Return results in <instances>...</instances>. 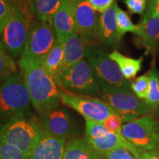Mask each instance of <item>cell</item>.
<instances>
[{
	"label": "cell",
	"mask_w": 159,
	"mask_h": 159,
	"mask_svg": "<svg viewBox=\"0 0 159 159\" xmlns=\"http://www.w3.org/2000/svg\"><path fill=\"white\" fill-rule=\"evenodd\" d=\"M18 64L35 110L41 114L58 108L61 89L43 68L41 62L20 57Z\"/></svg>",
	"instance_id": "6da1fadb"
},
{
	"label": "cell",
	"mask_w": 159,
	"mask_h": 159,
	"mask_svg": "<svg viewBox=\"0 0 159 159\" xmlns=\"http://www.w3.org/2000/svg\"><path fill=\"white\" fill-rule=\"evenodd\" d=\"M31 105L21 73L9 75L0 84V126L15 119L30 118Z\"/></svg>",
	"instance_id": "7a4b0ae2"
},
{
	"label": "cell",
	"mask_w": 159,
	"mask_h": 159,
	"mask_svg": "<svg viewBox=\"0 0 159 159\" xmlns=\"http://www.w3.org/2000/svg\"><path fill=\"white\" fill-rule=\"evenodd\" d=\"M29 0H17L14 11L3 30L0 41L12 59L16 61L22 56L32 22Z\"/></svg>",
	"instance_id": "3957f363"
},
{
	"label": "cell",
	"mask_w": 159,
	"mask_h": 159,
	"mask_svg": "<svg viewBox=\"0 0 159 159\" xmlns=\"http://www.w3.org/2000/svg\"><path fill=\"white\" fill-rule=\"evenodd\" d=\"M46 131L41 123L33 118H19L0 126V140L30 156Z\"/></svg>",
	"instance_id": "277c9868"
},
{
	"label": "cell",
	"mask_w": 159,
	"mask_h": 159,
	"mask_svg": "<svg viewBox=\"0 0 159 159\" xmlns=\"http://www.w3.org/2000/svg\"><path fill=\"white\" fill-rule=\"evenodd\" d=\"M85 57L98 80L102 93L131 89L130 81L123 76L118 65L105 54L99 43L88 46Z\"/></svg>",
	"instance_id": "5b68a950"
},
{
	"label": "cell",
	"mask_w": 159,
	"mask_h": 159,
	"mask_svg": "<svg viewBox=\"0 0 159 159\" xmlns=\"http://www.w3.org/2000/svg\"><path fill=\"white\" fill-rule=\"evenodd\" d=\"M101 99L108 104L121 117L123 122H129L139 116L152 115L158 108L139 99L132 89H115L102 93Z\"/></svg>",
	"instance_id": "8992f818"
},
{
	"label": "cell",
	"mask_w": 159,
	"mask_h": 159,
	"mask_svg": "<svg viewBox=\"0 0 159 159\" xmlns=\"http://www.w3.org/2000/svg\"><path fill=\"white\" fill-rule=\"evenodd\" d=\"M62 90L83 96L102 95V90L94 70L87 61L81 60L61 74Z\"/></svg>",
	"instance_id": "52a82bcc"
},
{
	"label": "cell",
	"mask_w": 159,
	"mask_h": 159,
	"mask_svg": "<svg viewBox=\"0 0 159 159\" xmlns=\"http://www.w3.org/2000/svg\"><path fill=\"white\" fill-rule=\"evenodd\" d=\"M122 136L143 151L159 150V121L145 115L122 125Z\"/></svg>",
	"instance_id": "ba28073f"
},
{
	"label": "cell",
	"mask_w": 159,
	"mask_h": 159,
	"mask_svg": "<svg viewBox=\"0 0 159 159\" xmlns=\"http://www.w3.org/2000/svg\"><path fill=\"white\" fill-rule=\"evenodd\" d=\"M85 135L91 146L103 156L116 149L122 148L129 151L136 159L139 158L142 150L129 142L124 136L108 130L102 123L85 120Z\"/></svg>",
	"instance_id": "9c48e42d"
},
{
	"label": "cell",
	"mask_w": 159,
	"mask_h": 159,
	"mask_svg": "<svg viewBox=\"0 0 159 159\" xmlns=\"http://www.w3.org/2000/svg\"><path fill=\"white\" fill-rule=\"evenodd\" d=\"M60 101L78 112L85 120L102 124L109 116L116 112L102 99L72 94L64 90L60 91Z\"/></svg>",
	"instance_id": "30bf717a"
},
{
	"label": "cell",
	"mask_w": 159,
	"mask_h": 159,
	"mask_svg": "<svg viewBox=\"0 0 159 159\" xmlns=\"http://www.w3.org/2000/svg\"><path fill=\"white\" fill-rule=\"evenodd\" d=\"M57 41L56 34L50 24L40 21L33 22L21 57L35 59L41 62Z\"/></svg>",
	"instance_id": "8fae6325"
},
{
	"label": "cell",
	"mask_w": 159,
	"mask_h": 159,
	"mask_svg": "<svg viewBox=\"0 0 159 159\" xmlns=\"http://www.w3.org/2000/svg\"><path fill=\"white\" fill-rule=\"evenodd\" d=\"M99 16L87 0H77L75 10L74 31L80 36L87 47L98 43Z\"/></svg>",
	"instance_id": "7c38bea8"
},
{
	"label": "cell",
	"mask_w": 159,
	"mask_h": 159,
	"mask_svg": "<svg viewBox=\"0 0 159 159\" xmlns=\"http://www.w3.org/2000/svg\"><path fill=\"white\" fill-rule=\"evenodd\" d=\"M40 114V123L49 135L66 140L75 132V125L68 111L56 108Z\"/></svg>",
	"instance_id": "4fadbf2b"
},
{
	"label": "cell",
	"mask_w": 159,
	"mask_h": 159,
	"mask_svg": "<svg viewBox=\"0 0 159 159\" xmlns=\"http://www.w3.org/2000/svg\"><path fill=\"white\" fill-rule=\"evenodd\" d=\"M139 43L144 47V55L153 54L159 48V19L153 7L148 2V7L142 21L137 25L136 34Z\"/></svg>",
	"instance_id": "5bb4252c"
},
{
	"label": "cell",
	"mask_w": 159,
	"mask_h": 159,
	"mask_svg": "<svg viewBox=\"0 0 159 159\" xmlns=\"http://www.w3.org/2000/svg\"><path fill=\"white\" fill-rule=\"evenodd\" d=\"M117 4L114 2L99 16L98 43H102L107 47H116L120 43L122 38L119 36L117 27Z\"/></svg>",
	"instance_id": "9a60e30c"
},
{
	"label": "cell",
	"mask_w": 159,
	"mask_h": 159,
	"mask_svg": "<svg viewBox=\"0 0 159 159\" xmlns=\"http://www.w3.org/2000/svg\"><path fill=\"white\" fill-rule=\"evenodd\" d=\"M77 0H63L52 19L51 25L60 43H63L66 38L74 31L75 10Z\"/></svg>",
	"instance_id": "2e32d148"
},
{
	"label": "cell",
	"mask_w": 159,
	"mask_h": 159,
	"mask_svg": "<svg viewBox=\"0 0 159 159\" xmlns=\"http://www.w3.org/2000/svg\"><path fill=\"white\" fill-rule=\"evenodd\" d=\"M66 140L52 136L46 132L28 159H63Z\"/></svg>",
	"instance_id": "e0dca14e"
},
{
	"label": "cell",
	"mask_w": 159,
	"mask_h": 159,
	"mask_svg": "<svg viewBox=\"0 0 159 159\" xmlns=\"http://www.w3.org/2000/svg\"><path fill=\"white\" fill-rule=\"evenodd\" d=\"M86 48L87 46L80 36L75 31L71 32L66 38L63 42L64 55L61 72L78 61L84 59Z\"/></svg>",
	"instance_id": "ac0fdd59"
},
{
	"label": "cell",
	"mask_w": 159,
	"mask_h": 159,
	"mask_svg": "<svg viewBox=\"0 0 159 159\" xmlns=\"http://www.w3.org/2000/svg\"><path fill=\"white\" fill-rule=\"evenodd\" d=\"M63 43H60L57 41L53 48L41 61L43 68L52 77L61 90H62L61 74L63 62Z\"/></svg>",
	"instance_id": "d6986e66"
},
{
	"label": "cell",
	"mask_w": 159,
	"mask_h": 159,
	"mask_svg": "<svg viewBox=\"0 0 159 159\" xmlns=\"http://www.w3.org/2000/svg\"><path fill=\"white\" fill-rule=\"evenodd\" d=\"M63 159H103L87 140L75 139L67 143Z\"/></svg>",
	"instance_id": "ffe728a7"
},
{
	"label": "cell",
	"mask_w": 159,
	"mask_h": 159,
	"mask_svg": "<svg viewBox=\"0 0 159 159\" xmlns=\"http://www.w3.org/2000/svg\"><path fill=\"white\" fill-rule=\"evenodd\" d=\"M108 55L112 61H114L118 65L123 76L129 81L134 79L142 69V63L144 61L143 57H139L138 59L132 58V57L122 55L116 49H115Z\"/></svg>",
	"instance_id": "44dd1931"
},
{
	"label": "cell",
	"mask_w": 159,
	"mask_h": 159,
	"mask_svg": "<svg viewBox=\"0 0 159 159\" xmlns=\"http://www.w3.org/2000/svg\"><path fill=\"white\" fill-rule=\"evenodd\" d=\"M33 14L38 21L50 24L63 0H29Z\"/></svg>",
	"instance_id": "7402d4cb"
},
{
	"label": "cell",
	"mask_w": 159,
	"mask_h": 159,
	"mask_svg": "<svg viewBox=\"0 0 159 159\" xmlns=\"http://www.w3.org/2000/svg\"><path fill=\"white\" fill-rule=\"evenodd\" d=\"M149 76V91L147 99H145L149 105L159 108V82L158 71L156 67L151 68L148 72Z\"/></svg>",
	"instance_id": "603a6c76"
},
{
	"label": "cell",
	"mask_w": 159,
	"mask_h": 159,
	"mask_svg": "<svg viewBox=\"0 0 159 159\" xmlns=\"http://www.w3.org/2000/svg\"><path fill=\"white\" fill-rule=\"evenodd\" d=\"M116 21L118 33L121 38H122L128 33H133L134 34H136L137 25L132 22L128 13L121 9L119 6L117 7Z\"/></svg>",
	"instance_id": "cb8c5ba5"
},
{
	"label": "cell",
	"mask_w": 159,
	"mask_h": 159,
	"mask_svg": "<svg viewBox=\"0 0 159 159\" xmlns=\"http://www.w3.org/2000/svg\"><path fill=\"white\" fill-rule=\"evenodd\" d=\"M16 71L15 61L11 58L0 41V79L4 80L9 75Z\"/></svg>",
	"instance_id": "d4e9b609"
},
{
	"label": "cell",
	"mask_w": 159,
	"mask_h": 159,
	"mask_svg": "<svg viewBox=\"0 0 159 159\" xmlns=\"http://www.w3.org/2000/svg\"><path fill=\"white\" fill-rule=\"evenodd\" d=\"M130 87L134 93L141 99H147L149 91V76L144 74L137 77L134 82L130 83Z\"/></svg>",
	"instance_id": "484cf974"
},
{
	"label": "cell",
	"mask_w": 159,
	"mask_h": 159,
	"mask_svg": "<svg viewBox=\"0 0 159 159\" xmlns=\"http://www.w3.org/2000/svg\"><path fill=\"white\" fill-rule=\"evenodd\" d=\"M29 157L16 147L0 140V159H28Z\"/></svg>",
	"instance_id": "4316f807"
},
{
	"label": "cell",
	"mask_w": 159,
	"mask_h": 159,
	"mask_svg": "<svg viewBox=\"0 0 159 159\" xmlns=\"http://www.w3.org/2000/svg\"><path fill=\"white\" fill-rule=\"evenodd\" d=\"M17 0H0V33L14 11Z\"/></svg>",
	"instance_id": "83f0119b"
},
{
	"label": "cell",
	"mask_w": 159,
	"mask_h": 159,
	"mask_svg": "<svg viewBox=\"0 0 159 159\" xmlns=\"http://www.w3.org/2000/svg\"><path fill=\"white\" fill-rule=\"evenodd\" d=\"M122 123L123 122L121 117L119 116L118 114L115 112L105 119L102 124L108 130L122 136Z\"/></svg>",
	"instance_id": "f1b7e54d"
},
{
	"label": "cell",
	"mask_w": 159,
	"mask_h": 159,
	"mask_svg": "<svg viewBox=\"0 0 159 159\" xmlns=\"http://www.w3.org/2000/svg\"><path fill=\"white\" fill-rule=\"evenodd\" d=\"M148 0H124L129 12L132 14H144L148 7Z\"/></svg>",
	"instance_id": "f546056e"
},
{
	"label": "cell",
	"mask_w": 159,
	"mask_h": 159,
	"mask_svg": "<svg viewBox=\"0 0 159 159\" xmlns=\"http://www.w3.org/2000/svg\"><path fill=\"white\" fill-rule=\"evenodd\" d=\"M103 156L106 159H136L129 151L122 148L110 151Z\"/></svg>",
	"instance_id": "4dcf8cb0"
},
{
	"label": "cell",
	"mask_w": 159,
	"mask_h": 159,
	"mask_svg": "<svg viewBox=\"0 0 159 159\" xmlns=\"http://www.w3.org/2000/svg\"><path fill=\"white\" fill-rule=\"evenodd\" d=\"M97 12L103 13L114 5L115 0H87Z\"/></svg>",
	"instance_id": "1f68e13d"
},
{
	"label": "cell",
	"mask_w": 159,
	"mask_h": 159,
	"mask_svg": "<svg viewBox=\"0 0 159 159\" xmlns=\"http://www.w3.org/2000/svg\"><path fill=\"white\" fill-rule=\"evenodd\" d=\"M139 159H159V150L143 151Z\"/></svg>",
	"instance_id": "d6a6232c"
},
{
	"label": "cell",
	"mask_w": 159,
	"mask_h": 159,
	"mask_svg": "<svg viewBox=\"0 0 159 159\" xmlns=\"http://www.w3.org/2000/svg\"><path fill=\"white\" fill-rule=\"evenodd\" d=\"M148 2L153 7L154 11L159 19V0H148Z\"/></svg>",
	"instance_id": "836d02e7"
},
{
	"label": "cell",
	"mask_w": 159,
	"mask_h": 159,
	"mask_svg": "<svg viewBox=\"0 0 159 159\" xmlns=\"http://www.w3.org/2000/svg\"><path fill=\"white\" fill-rule=\"evenodd\" d=\"M158 82H159V72H158Z\"/></svg>",
	"instance_id": "e575fe53"
},
{
	"label": "cell",
	"mask_w": 159,
	"mask_h": 159,
	"mask_svg": "<svg viewBox=\"0 0 159 159\" xmlns=\"http://www.w3.org/2000/svg\"><path fill=\"white\" fill-rule=\"evenodd\" d=\"M158 49H159V48H158Z\"/></svg>",
	"instance_id": "d590c367"
}]
</instances>
